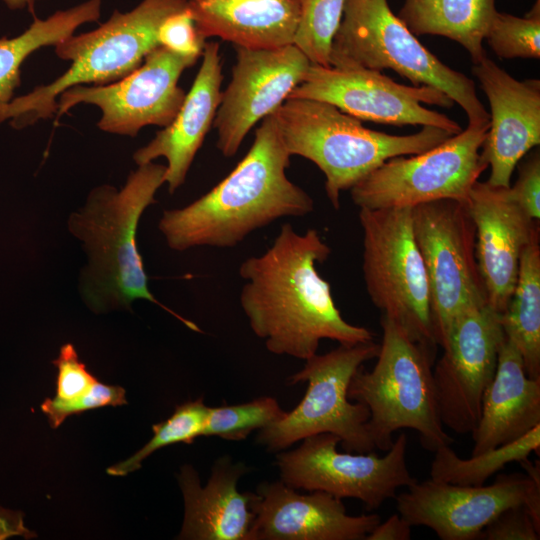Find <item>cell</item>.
I'll return each instance as SVG.
<instances>
[{
	"label": "cell",
	"instance_id": "cell-32",
	"mask_svg": "<svg viewBox=\"0 0 540 540\" xmlns=\"http://www.w3.org/2000/svg\"><path fill=\"white\" fill-rule=\"evenodd\" d=\"M484 41L501 59H539L540 2L524 17L496 11Z\"/></svg>",
	"mask_w": 540,
	"mask_h": 540
},
{
	"label": "cell",
	"instance_id": "cell-12",
	"mask_svg": "<svg viewBox=\"0 0 540 540\" xmlns=\"http://www.w3.org/2000/svg\"><path fill=\"white\" fill-rule=\"evenodd\" d=\"M339 442L334 434L320 433L304 438L296 449L280 451L275 460L280 480L295 490L360 500L367 511L378 509L395 498L400 487L417 481L406 463L405 433L399 434L381 457L373 452L341 453Z\"/></svg>",
	"mask_w": 540,
	"mask_h": 540
},
{
	"label": "cell",
	"instance_id": "cell-38",
	"mask_svg": "<svg viewBox=\"0 0 540 540\" xmlns=\"http://www.w3.org/2000/svg\"><path fill=\"white\" fill-rule=\"evenodd\" d=\"M411 524L399 513L379 522L367 535L366 540H409Z\"/></svg>",
	"mask_w": 540,
	"mask_h": 540
},
{
	"label": "cell",
	"instance_id": "cell-3",
	"mask_svg": "<svg viewBox=\"0 0 540 540\" xmlns=\"http://www.w3.org/2000/svg\"><path fill=\"white\" fill-rule=\"evenodd\" d=\"M166 166L149 162L132 171L125 185L94 188L86 203L68 219L69 231L82 242L88 257L80 277V292L96 313L131 309L136 299H145L173 315L190 330L202 332L151 293L136 231L144 210L156 203L155 194L165 183Z\"/></svg>",
	"mask_w": 540,
	"mask_h": 540
},
{
	"label": "cell",
	"instance_id": "cell-19",
	"mask_svg": "<svg viewBox=\"0 0 540 540\" xmlns=\"http://www.w3.org/2000/svg\"><path fill=\"white\" fill-rule=\"evenodd\" d=\"M467 207L475 226V254L487 304L500 315L517 281L523 250L539 232L536 222L511 199L509 188L479 180Z\"/></svg>",
	"mask_w": 540,
	"mask_h": 540
},
{
	"label": "cell",
	"instance_id": "cell-14",
	"mask_svg": "<svg viewBox=\"0 0 540 540\" xmlns=\"http://www.w3.org/2000/svg\"><path fill=\"white\" fill-rule=\"evenodd\" d=\"M197 59L159 45L142 64L124 78L105 85H75L59 95L56 122L75 105L97 106L102 113L97 126L105 132L134 137L145 126H168L186 93L178 81Z\"/></svg>",
	"mask_w": 540,
	"mask_h": 540
},
{
	"label": "cell",
	"instance_id": "cell-8",
	"mask_svg": "<svg viewBox=\"0 0 540 540\" xmlns=\"http://www.w3.org/2000/svg\"><path fill=\"white\" fill-rule=\"evenodd\" d=\"M411 209H359L363 279L382 316L436 353L429 284L413 234Z\"/></svg>",
	"mask_w": 540,
	"mask_h": 540
},
{
	"label": "cell",
	"instance_id": "cell-16",
	"mask_svg": "<svg viewBox=\"0 0 540 540\" xmlns=\"http://www.w3.org/2000/svg\"><path fill=\"white\" fill-rule=\"evenodd\" d=\"M504 340L500 314L487 303L469 308L455 320L433 367L443 426L461 435L474 431Z\"/></svg>",
	"mask_w": 540,
	"mask_h": 540
},
{
	"label": "cell",
	"instance_id": "cell-18",
	"mask_svg": "<svg viewBox=\"0 0 540 540\" xmlns=\"http://www.w3.org/2000/svg\"><path fill=\"white\" fill-rule=\"evenodd\" d=\"M486 95L491 113L480 150L490 166L488 183L509 188L519 161L540 144V81H518L487 54L471 69Z\"/></svg>",
	"mask_w": 540,
	"mask_h": 540
},
{
	"label": "cell",
	"instance_id": "cell-29",
	"mask_svg": "<svg viewBox=\"0 0 540 540\" xmlns=\"http://www.w3.org/2000/svg\"><path fill=\"white\" fill-rule=\"evenodd\" d=\"M208 412L209 406L201 398L177 406L168 419L152 426L153 437L141 449L126 460L110 466L107 474L126 476L138 470L143 460L153 452L171 444L192 443L202 436Z\"/></svg>",
	"mask_w": 540,
	"mask_h": 540
},
{
	"label": "cell",
	"instance_id": "cell-36",
	"mask_svg": "<svg viewBox=\"0 0 540 540\" xmlns=\"http://www.w3.org/2000/svg\"><path fill=\"white\" fill-rule=\"evenodd\" d=\"M481 540H539L540 525L524 506L508 508L487 524L478 535Z\"/></svg>",
	"mask_w": 540,
	"mask_h": 540
},
{
	"label": "cell",
	"instance_id": "cell-15",
	"mask_svg": "<svg viewBox=\"0 0 540 540\" xmlns=\"http://www.w3.org/2000/svg\"><path fill=\"white\" fill-rule=\"evenodd\" d=\"M411 526H425L442 540H475L502 511L524 506L540 525V483L527 474H499L487 486L416 481L394 498Z\"/></svg>",
	"mask_w": 540,
	"mask_h": 540
},
{
	"label": "cell",
	"instance_id": "cell-21",
	"mask_svg": "<svg viewBox=\"0 0 540 540\" xmlns=\"http://www.w3.org/2000/svg\"><path fill=\"white\" fill-rule=\"evenodd\" d=\"M223 80L220 46L206 42L202 63L174 120L133 154L136 164L167 160L165 183L174 193L184 182L192 162L209 132L221 101Z\"/></svg>",
	"mask_w": 540,
	"mask_h": 540
},
{
	"label": "cell",
	"instance_id": "cell-25",
	"mask_svg": "<svg viewBox=\"0 0 540 540\" xmlns=\"http://www.w3.org/2000/svg\"><path fill=\"white\" fill-rule=\"evenodd\" d=\"M496 11L495 0H404L397 16L415 36L451 39L477 63L486 55L483 42Z\"/></svg>",
	"mask_w": 540,
	"mask_h": 540
},
{
	"label": "cell",
	"instance_id": "cell-13",
	"mask_svg": "<svg viewBox=\"0 0 540 540\" xmlns=\"http://www.w3.org/2000/svg\"><path fill=\"white\" fill-rule=\"evenodd\" d=\"M288 98L327 102L359 120L380 124L431 126L452 135L462 131L456 121L423 105L451 108L454 102L447 95L429 86L400 84L371 69L311 64Z\"/></svg>",
	"mask_w": 540,
	"mask_h": 540
},
{
	"label": "cell",
	"instance_id": "cell-1",
	"mask_svg": "<svg viewBox=\"0 0 540 540\" xmlns=\"http://www.w3.org/2000/svg\"><path fill=\"white\" fill-rule=\"evenodd\" d=\"M330 253L317 230L299 234L285 223L263 254L241 263L240 305L269 352L307 360L323 339L341 345L373 341L369 329L342 317L330 284L316 269Z\"/></svg>",
	"mask_w": 540,
	"mask_h": 540
},
{
	"label": "cell",
	"instance_id": "cell-2",
	"mask_svg": "<svg viewBox=\"0 0 540 540\" xmlns=\"http://www.w3.org/2000/svg\"><path fill=\"white\" fill-rule=\"evenodd\" d=\"M290 157L273 115L265 117L223 180L189 205L163 212L158 227L168 246L232 248L278 219L310 214L312 197L287 177Z\"/></svg>",
	"mask_w": 540,
	"mask_h": 540
},
{
	"label": "cell",
	"instance_id": "cell-34",
	"mask_svg": "<svg viewBox=\"0 0 540 540\" xmlns=\"http://www.w3.org/2000/svg\"><path fill=\"white\" fill-rule=\"evenodd\" d=\"M157 39L159 45L168 50L197 60L202 56L206 43L199 35L187 6L164 19Z\"/></svg>",
	"mask_w": 540,
	"mask_h": 540
},
{
	"label": "cell",
	"instance_id": "cell-37",
	"mask_svg": "<svg viewBox=\"0 0 540 540\" xmlns=\"http://www.w3.org/2000/svg\"><path fill=\"white\" fill-rule=\"evenodd\" d=\"M511 199L534 221L540 218V155L534 152L519 167L513 186L509 187Z\"/></svg>",
	"mask_w": 540,
	"mask_h": 540
},
{
	"label": "cell",
	"instance_id": "cell-5",
	"mask_svg": "<svg viewBox=\"0 0 540 540\" xmlns=\"http://www.w3.org/2000/svg\"><path fill=\"white\" fill-rule=\"evenodd\" d=\"M187 0H143L134 9L115 10L97 29L71 35L57 43L56 55L72 62L53 82L14 97L0 112L21 129L56 115L57 97L75 85H105L137 69L145 56L159 46L157 34L164 19L184 9Z\"/></svg>",
	"mask_w": 540,
	"mask_h": 540
},
{
	"label": "cell",
	"instance_id": "cell-39",
	"mask_svg": "<svg viewBox=\"0 0 540 540\" xmlns=\"http://www.w3.org/2000/svg\"><path fill=\"white\" fill-rule=\"evenodd\" d=\"M21 536L26 539L36 537L24 524L23 513L0 505V540Z\"/></svg>",
	"mask_w": 540,
	"mask_h": 540
},
{
	"label": "cell",
	"instance_id": "cell-41",
	"mask_svg": "<svg viewBox=\"0 0 540 540\" xmlns=\"http://www.w3.org/2000/svg\"><path fill=\"white\" fill-rule=\"evenodd\" d=\"M537 1H539V2H540V0H537Z\"/></svg>",
	"mask_w": 540,
	"mask_h": 540
},
{
	"label": "cell",
	"instance_id": "cell-17",
	"mask_svg": "<svg viewBox=\"0 0 540 540\" xmlns=\"http://www.w3.org/2000/svg\"><path fill=\"white\" fill-rule=\"evenodd\" d=\"M235 48L231 80L221 94L213 122L216 146L225 157H233L250 130L284 103L312 64L294 44Z\"/></svg>",
	"mask_w": 540,
	"mask_h": 540
},
{
	"label": "cell",
	"instance_id": "cell-20",
	"mask_svg": "<svg viewBox=\"0 0 540 540\" xmlns=\"http://www.w3.org/2000/svg\"><path fill=\"white\" fill-rule=\"evenodd\" d=\"M251 509L250 540H364L381 521L376 513L349 515L341 499L300 494L281 480L261 483Z\"/></svg>",
	"mask_w": 540,
	"mask_h": 540
},
{
	"label": "cell",
	"instance_id": "cell-4",
	"mask_svg": "<svg viewBox=\"0 0 540 540\" xmlns=\"http://www.w3.org/2000/svg\"><path fill=\"white\" fill-rule=\"evenodd\" d=\"M288 153L313 162L325 176V192L335 209L350 190L390 158L427 151L449 137L431 126L410 135H390L366 128L334 105L288 98L272 113Z\"/></svg>",
	"mask_w": 540,
	"mask_h": 540
},
{
	"label": "cell",
	"instance_id": "cell-10",
	"mask_svg": "<svg viewBox=\"0 0 540 540\" xmlns=\"http://www.w3.org/2000/svg\"><path fill=\"white\" fill-rule=\"evenodd\" d=\"M466 201L441 199L411 209L413 234L429 284L434 336L440 347L464 311L487 303L475 254V226Z\"/></svg>",
	"mask_w": 540,
	"mask_h": 540
},
{
	"label": "cell",
	"instance_id": "cell-23",
	"mask_svg": "<svg viewBox=\"0 0 540 540\" xmlns=\"http://www.w3.org/2000/svg\"><path fill=\"white\" fill-rule=\"evenodd\" d=\"M540 424V379L527 376L518 349L506 337L494 377L486 388L476 428L477 455L512 442Z\"/></svg>",
	"mask_w": 540,
	"mask_h": 540
},
{
	"label": "cell",
	"instance_id": "cell-31",
	"mask_svg": "<svg viewBox=\"0 0 540 540\" xmlns=\"http://www.w3.org/2000/svg\"><path fill=\"white\" fill-rule=\"evenodd\" d=\"M285 413L279 402L270 396L237 405L209 407L202 436L242 441L254 430L280 420Z\"/></svg>",
	"mask_w": 540,
	"mask_h": 540
},
{
	"label": "cell",
	"instance_id": "cell-9",
	"mask_svg": "<svg viewBox=\"0 0 540 540\" xmlns=\"http://www.w3.org/2000/svg\"><path fill=\"white\" fill-rule=\"evenodd\" d=\"M380 344L374 341L341 345L305 360L304 367L288 378L289 384L307 382L300 403L278 421L259 430L257 442L278 452L306 437L331 433L339 437L346 452H372L374 444L366 430L370 413L347 396L350 380L366 362L376 358Z\"/></svg>",
	"mask_w": 540,
	"mask_h": 540
},
{
	"label": "cell",
	"instance_id": "cell-35",
	"mask_svg": "<svg viewBox=\"0 0 540 540\" xmlns=\"http://www.w3.org/2000/svg\"><path fill=\"white\" fill-rule=\"evenodd\" d=\"M58 370L56 380V395L60 400H71L85 394L97 381L71 343L60 348L58 357L52 362Z\"/></svg>",
	"mask_w": 540,
	"mask_h": 540
},
{
	"label": "cell",
	"instance_id": "cell-11",
	"mask_svg": "<svg viewBox=\"0 0 540 540\" xmlns=\"http://www.w3.org/2000/svg\"><path fill=\"white\" fill-rule=\"evenodd\" d=\"M488 129L489 123L468 124L427 151L388 159L350 189L353 203L359 209H383L466 201L488 167L480 155Z\"/></svg>",
	"mask_w": 540,
	"mask_h": 540
},
{
	"label": "cell",
	"instance_id": "cell-26",
	"mask_svg": "<svg viewBox=\"0 0 540 540\" xmlns=\"http://www.w3.org/2000/svg\"><path fill=\"white\" fill-rule=\"evenodd\" d=\"M102 0H88L72 8L55 12L46 19L35 17L20 35L0 37V112L14 98L21 83V66L36 50L55 46L75 30L101 15Z\"/></svg>",
	"mask_w": 540,
	"mask_h": 540
},
{
	"label": "cell",
	"instance_id": "cell-6",
	"mask_svg": "<svg viewBox=\"0 0 540 540\" xmlns=\"http://www.w3.org/2000/svg\"><path fill=\"white\" fill-rule=\"evenodd\" d=\"M382 342L373 369L361 366L352 376L348 398L370 413L366 430L375 448L387 451L392 435L409 428L419 433L424 448L435 451L453 438L439 416L434 379L435 352L412 341L381 315Z\"/></svg>",
	"mask_w": 540,
	"mask_h": 540
},
{
	"label": "cell",
	"instance_id": "cell-27",
	"mask_svg": "<svg viewBox=\"0 0 540 540\" xmlns=\"http://www.w3.org/2000/svg\"><path fill=\"white\" fill-rule=\"evenodd\" d=\"M500 321L505 337L522 356L527 376L540 379L539 232L522 252L515 288Z\"/></svg>",
	"mask_w": 540,
	"mask_h": 540
},
{
	"label": "cell",
	"instance_id": "cell-7",
	"mask_svg": "<svg viewBox=\"0 0 540 540\" xmlns=\"http://www.w3.org/2000/svg\"><path fill=\"white\" fill-rule=\"evenodd\" d=\"M330 66L391 69L412 85L429 86L447 95L463 109L469 124L490 122L474 81L429 51L392 12L388 0H345Z\"/></svg>",
	"mask_w": 540,
	"mask_h": 540
},
{
	"label": "cell",
	"instance_id": "cell-22",
	"mask_svg": "<svg viewBox=\"0 0 540 540\" xmlns=\"http://www.w3.org/2000/svg\"><path fill=\"white\" fill-rule=\"evenodd\" d=\"M248 471L228 456L213 464L205 486L191 465H183L178 475L184 499V520L178 539L250 540L255 518L251 509L253 493H240L239 479Z\"/></svg>",
	"mask_w": 540,
	"mask_h": 540
},
{
	"label": "cell",
	"instance_id": "cell-30",
	"mask_svg": "<svg viewBox=\"0 0 540 540\" xmlns=\"http://www.w3.org/2000/svg\"><path fill=\"white\" fill-rule=\"evenodd\" d=\"M345 0H300V16L293 44L312 64L329 67L334 35Z\"/></svg>",
	"mask_w": 540,
	"mask_h": 540
},
{
	"label": "cell",
	"instance_id": "cell-33",
	"mask_svg": "<svg viewBox=\"0 0 540 540\" xmlns=\"http://www.w3.org/2000/svg\"><path fill=\"white\" fill-rule=\"evenodd\" d=\"M125 394V389L121 386L107 385L97 380L85 394L75 399L46 398L41 404V409L46 414L50 426L57 428L71 415L100 407L126 404Z\"/></svg>",
	"mask_w": 540,
	"mask_h": 540
},
{
	"label": "cell",
	"instance_id": "cell-40",
	"mask_svg": "<svg viewBox=\"0 0 540 540\" xmlns=\"http://www.w3.org/2000/svg\"><path fill=\"white\" fill-rule=\"evenodd\" d=\"M5 5L11 10L23 9L25 7H31L35 2L40 0H2Z\"/></svg>",
	"mask_w": 540,
	"mask_h": 540
},
{
	"label": "cell",
	"instance_id": "cell-28",
	"mask_svg": "<svg viewBox=\"0 0 540 540\" xmlns=\"http://www.w3.org/2000/svg\"><path fill=\"white\" fill-rule=\"evenodd\" d=\"M540 424L522 437L468 459L460 458L450 445L438 447L430 466V477L456 485H483L485 481L511 462L539 454Z\"/></svg>",
	"mask_w": 540,
	"mask_h": 540
},
{
	"label": "cell",
	"instance_id": "cell-24",
	"mask_svg": "<svg viewBox=\"0 0 540 540\" xmlns=\"http://www.w3.org/2000/svg\"><path fill=\"white\" fill-rule=\"evenodd\" d=\"M187 8L203 39L249 49L293 44L300 16V0H187Z\"/></svg>",
	"mask_w": 540,
	"mask_h": 540
}]
</instances>
